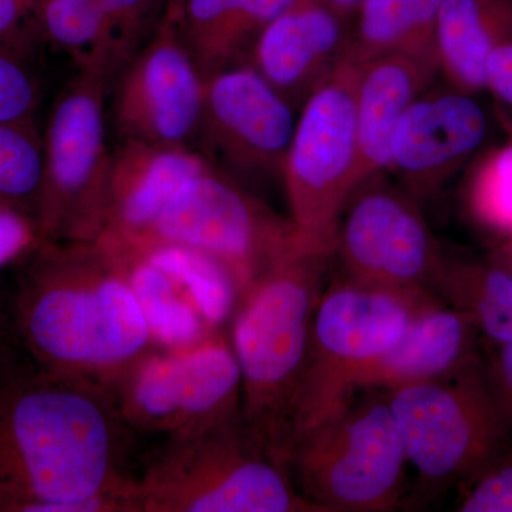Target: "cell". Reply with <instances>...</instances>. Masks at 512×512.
I'll list each match as a JSON object with an SVG mask.
<instances>
[{
  "label": "cell",
  "mask_w": 512,
  "mask_h": 512,
  "mask_svg": "<svg viewBox=\"0 0 512 512\" xmlns=\"http://www.w3.org/2000/svg\"><path fill=\"white\" fill-rule=\"evenodd\" d=\"M507 43H512V0H443L436 53L448 84L484 92L488 59Z\"/></svg>",
  "instance_id": "20"
},
{
  "label": "cell",
  "mask_w": 512,
  "mask_h": 512,
  "mask_svg": "<svg viewBox=\"0 0 512 512\" xmlns=\"http://www.w3.org/2000/svg\"><path fill=\"white\" fill-rule=\"evenodd\" d=\"M120 70L156 32L167 0H99Z\"/></svg>",
  "instance_id": "28"
},
{
  "label": "cell",
  "mask_w": 512,
  "mask_h": 512,
  "mask_svg": "<svg viewBox=\"0 0 512 512\" xmlns=\"http://www.w3.org/2000/svg\"><path fill=\"white\" fill-rule=\"evenodd\" d=\"M406 448L386 393L359 390L292 441L289 470L315 512H390L406 497Z\"/></svg>",
  "instance_id": "6"
},
{
  "label": "cell",
  "mask_w": 512,
  "mask_h": 512,
  "mask_svg": "<svg viewBox=\"0 0 512 512\" xmlns=\"http://www.w3.org/2000/svg\"><path fill=\"white\" fill-rule=\"evenodd\" d=\"M464 201L478 228L504 241L512 237V141L477 156Z\"/></svg>",
  "instance_id": "26"
},
{
  "label": "cell",
  "mask_w": 512,
  "mask_h": 512,
  "mask_svg": "<svg viewBox=\"0 0 512 512\" xmlns=\"http://www.w3.org/2000/svg\"><path fill=\"white\" fill-rule=\"evenodd\" d=\"M352 16L303 0L272 20L252 43L249 64L293 107L348 57Z\"/></svg>",
  "instance_id": "16"
},
{
  "label": "cell",
  "mask_w": 512,
  "mask_h": 512,
  "mask_svg": "<svg viewBox=\"0 0 512 512\" xmlns=\"http://www.w3.org/2000/svg\"><path fill=\"white\" fill-rule=\"evenodd\" d=\"M478 330L466 313L436 296L389 352L360 376L357 390L390 392L453 375L478 355Z\"/></svg>",
  "instance_id": "18"
},
{
  "label": "cell",
  "mask_w": 512,
  "mask_h": 512,
  "mask_svg": "<svg viewBox=\"0 0 512 512\" xmlns=\"http://www.w3.org/2000/svg\"><path fill=\"white\" fill-rule=\"evenodd\" d=\"M488 133L490 119L476 93L430 86L397 126L387 171L414 200H431L476 160Z\"/></svg>",
  "instance_id": "15"
},
{
  "label": "cell",
  "mask_w": 512,
  "mask_h": 512,
  "mask_svg": "<svg viewBox=\"0 0 512 512\" xmlns=\"http://www.w3.org/2000/svg\"><path fill=\"white\" fill-rule=\"evenodd\" d=\"M360 63L346 57L302 104L282 180L302 237L335 254L340 215L359 187L356 87Z\"/></svg>",
  "instance_id": "9"
},
{
  "label": "cell",
  "mask_w": 512,
  "mask_h": 512,
  "mask_svg": "<svg viewBox=\"0 0 512 512\" xmlns=\"http://www.w3.org/2000/svg\"><path fill=\"white\" fill-rule=\"evenodd\" d=\"M43 171L45 150L33 121H0V202L36 215Z\"/></svg>",
  "instance_id": "27"
},
{
  "label": "cell",
  "mask_w": 512,
  "mask_h": 512,
  "mask_svg": "<svg viewBox=\"0 0 512 512\" xmlns=\"http://www.w3.org/2000/svg\"><path fill=\"white\" fill-rule=\"evenodd\" d=\"M42 242L35 214L0 202V269L18 265Z\"/></svg>",
  "instance_id": "31"
},
{
  "label": "cell",
  "mask_w": 512,
  "mask_h": 512,
  "mask_svg": "<svg viewBox=\"0 0 512 512\" xmlns=\"http://www.w3.org/2000/svg\"><path fill=\"white\" fill-rule=\"evenodd\" d=\"M305 239L291 218L279 217L211 165L175 194L151 231L136 242H173L202 249L231 266L245 289Z\"/></svg>",
  "instance_id": "11"
},
{
  "label": "cell",
  "mask_w": 512,
  "mask_h": 512,
  "mask_svg": "<svg viewBox=\"0 0 512 512\" xmlns=\"http://www.w3.org/2000/svg\"><path fill=\"white\" fill-rule=\"evenodd\" d=\"M485 90L512 114V43L498 47L488 59Z\"/></svg>",
  "instance_id": "33"
},
{
  "label": "cell",
  "mask_w": 512,
  "mask_h": 512,
  "mask_svg": "<svg viewBox=\"0 0 512 512\" xmlns=\"http://www.w3.org/2000/svg\"><path fill=\"white\" fill-rule=\"evenodd\" d=\"M8 289L10 323L30 355L60 375L113 390L160 349L110 242L43 241Z\"/></svg>",
  "instance_id": "2"
},
{
  "label": "cell",
  "mask_w": 512,
  "mask_h": 512,
  "mask_svg": "<svg viewBox=\"0 0 512 512\" xmlns=\"http://www.w3.org/2000/svg\"><path fill=\"white\" fill-rule=\"evenodd\" d=\"M431 292L466 313L495 345H512V275L504 269L444 255Z\"/></svg>",
  "instance_id": "24"
},
{
  "label": "cell",
  "mask_w": 512,
  "mask_h": 512,
  "mask_svg": "<svg viewBox=\"0 0 512 512\" xmlns=\"http://www.w3.org/2000/svg\"><path fill=\"white\" fill-rule=\"evenodd\" d=\"M205 76L185 42L181 20H163L119 72L113 120L123 140L187 146L200 133Z\"/></svg>",
  "instance_id": "13"
},
{
  "label": "cell",
  "mask_w": 512,
  "mask_h": 512,
  "mask_svg": "<svg viewBox=\"0 0 512 512\" xmlns=\"http://www.w3.org/2000/svg\"><path fill=\"white\" fill-rule=\"evenodd\" d=\"M322 2L328 3L332 8L338 9L346 15L353 16L356 9L362 5L363 0H322Z\"/></svg>",
  "instance_id": "36"
},
{
  "label": "cell",
  "mask_w": 512,
  "mask_h": 512,
  "mask_svg": "<svg viewBox=\"0 0 512 512\" xmlns=\"http://www.w3.org/2000/svg\"><path fill=\"white\" fill-rule=\"evenodd\" d=\"M136 494L138 512H315L242 413L146 448Z\"/></svg>",
  "instance_id": "4"
},
{
  "label": "cell",
  "mask_w": 512,
  "mask_h": 512,
  "mask_svg": "<svg viewBox=\"0 0 512 512\" xmlns=\"http://www.w3.org/2000/svg\"><path fill=\"white\" fill-rule=\"evenodd\" d=\"M100 237L110 242L126 261L131 288L158 348H192L217 332L170 276L148 264L133 249L103 235Z\"/></svg>",
  "instance_id": "25"
},
{
  "label": "cell",
  "mask_w": 512,
  "mask_h": 512,
  "mask_svg": "<svg viewBox=\"0 0 512 512\" xmlns=\"http://www.w3.org/2000/svg\"><path fill=\"white\" fill-rule=\"evenodd\" d=\"M39 86L23 53L0 45V121H33Z\"/></svg>",
  "instance_id": "29"
},
{
  "label": "cell",
  "mask_w": 512,
  "mask_h": 512,
  "mask_svg": "<svg viewBox=\"0 0 512 512\" xmlns=\"http://www.w3.org/2000/svg\"><path fill=\"white\" fill-rule=\"evenodd\" d=\"M210 167V161L191 147L123 140L111 151L107 220L100 235L140 241L175 194Z\"/></svg>",
  "instance_id": "17"
},
{
  "label": "cell",
  "mask_w": 512,
  "mask_h": 512,
  "mask_svg": "<svg viewBox=\"0 0 512 512\" xmlns=\"http://www.w3.org/2000/svg\"><path fill=\"white\" fill-rule=\"evenodd\" d=\"M487 261L512 275V237L498 242Z\"/></svg>",
  "instance_id": "35"
},
{
  "label": "cell",
  "mask_w": 512,
  "mask_h": 512,
  "mask_svg": "<svg viewBox=\"0 0 512 512\" xmlns=\"http://www.w3.org/2000/svg\"><path fill=\"white\" fill-rule=\"evenodd\" d=\"M6 306H8V291H0V316L5 313Z\"/></svg>",
  "instance_id": "39"
},
{
  "label": "cell",
  "mask_w": 512,
  "mask_h": 512,
  "mask_svg": "<svg viewBox=\"0 0 512 512\" xmlns=\"http://www.w3.org/2000/svg\"><path fill=\"white\" fill-rule=\"evenodd\" d=\"M386 393L419 487H466L512 447V419L481 357Z\"/></svg>",
  "instance_id": "5"
},
{
  "label": "cell",
  "mask_w": 512,
  "mask_h": 512,
  "mask_svg": "<svg viewBox=\"0 0 512 512\" xmlns=\"http://www.w3.org/2000/svg\"><path fill=\"white\" fill-rule=\"evenodd\" d=\"M295 110L251 64H231L205 76L198 136L234 173L282 177Z\"/></svg>",
  "instance_id": "14"
},
{
  "label": "cell",
  "mask_w": 512,
  "mask_h": 512,
  "mask_svg": "<svg viewBox=\"0 0 512 512\" xmlns=\"http://www.w3.org/2000/svg\"><path fill=\"white\" fill-rule=\"evenodd\" d=\"M457 511L512 512V447L461 488Z\"/></svg>",
  "instance_id": "30"
},
{
  "label": "cell",
  "mask_w": 512,
  "mask_h": 512,
  "mask_svg": "<svg viewBox=\"0 0 512 512\" xmlns=\"http://www.w3.org/2000/svg\"><path fill=\"white\" fill-rule=\"evenodd\" d=\"M333 258L332 251L305 239L245 286L229 322L241 370L242 417L288 468L313 316Z\"/></svg>",
  "instance_id": "3"
},
{
  "label": "cell",
  "mask_w": 512,
  "mask_h": 512,
  "mask_svg": "<svg viewBox=\"0 0 512 512\" xmlns=\"http://www.w3.org/2000/svg\"><path fill=\"white\" fill-rule=\"evenodd\" d=\"M436 296L429 289L383 288L342 274L325 285L313 316L292 441L348 404L359 392L360 376L402 339Z\"/></svg>",
  "instance_id": "7"
},
{
  "label": "cell",
  "mask_w": 512,
  "mask_h": 512,
  "mask_svg": "<svg viewBox=\"0 0 512 512\" xmlns=\"http://www.w3.org/2000/svg\"><path fill=\"white\" fill-rule=\"evenodd\" d=\"M22 3L23 8L26 9V12L32 16L33 19L36 20L39 18L40 10H42L43 5H45L46 0H19Z\"/></svg>",
  "instance_id": "37"
},
{
  "label": "cell",
  "mask_w": 512,
  "mask_h": 512,
  "mask_svg": "<svg viewBox=\"0 0 512 512\" xmlns=\"http://www.w3.org/2000/svg\"><path fill=\"white\" fill-rule=\"evenodd\" d=\"M30 26H35L39 32L36 20L19 0H0V45L28 56L33 37Z\"/></svg>",
  "instance_id": "32"
},
{
  "label": "cell",
  "mask_w": 512,
  "mask_h": 512,
  "mask_svg": "<svg viewBox=\"0 0 512 512\" xmlns=\"http://www.w3.org/2000/svg\"><path fill=\"white\" fill-rule=\"evenodd\" d=\"M137 441L113 392L40 365L0 318V512H138Z\"/></svg>",
  "instance_id": "1"
},
{
  "label": "cell",
  "mask_w": 512,
  "mask_h": 512,
  "mask_svg": "<svg viewBox=\"0 0 512 512\" xmlns=\"http://www.w3.org/2000/svg\"><path fill=\"white\" fill-rule=\"evenodd\" d=\"M116 242L133 249L148 264L170 276L212 329L222 330L229 325L244 291L241 279L231 266L217 256L188 245L161 241Z\"/></svg>",
  "instance_id": "23"
},
{
  "label": "cell",
  "mask_w": 512,
  "mask_h": 512,
  "mask_svg": "<svg viewBox=\"0 0 512 512\" xmlns=\"http://www.w3.org/2000/svg\"><path fill=\"white\" fill-rule=\"evenodd\" d=\"M441 5L443 0H363L352 16L349 59L363 63L397 53L439 67L436 32Z\"/></svg>",
  "instance_id": "22"
},
{
  "label": "cell",
  "mask_w": 512,
  "mask_h": 512,
  "mask_svg": "<svg viewBox=\"0 0 512 512\" xmlns=\"http://www.w3.org/2000/svg\"><path fill=\"white\" fill-rule=\"evenodd\" d=\"M111 79L107 67H79L50 113L36 210L43 241H93L106 227L111 153L104 99Z\"/></svg>",
  "instance_id": "8"
},
{
  "label": "cell",
  "mask_w": 512,
  "mask_h": 512,
  "mask_svg": "<svg viewBox=\"0 0 512 512\" xmlns=\"http://www.w3.org/2000/svg\"><path fill=\"white\" fill-rule=\"evenodd\" d=\"M436 64L407 55H382L360 63L356 87L359 185L389 168L397 126L413 101L433 86Z\"/></svg>",
  "instance_id": "19"
},
{
  "label": "cell",
  "mask_w": 512,
  "mask_h": 512,
  "mask_svg": "<svg viewBox=\"0 0 512 512\" xmlns=\"http://www.w3.org/2000/svg\"><path fill=\"white\" fill-rule=\"evenodd\" d=\"M443 256L420 202L383 174L350 195L336 231L342 275L383 288L431 291Z\"/></svg>",
  "instance_id": "12"
},
{
  "label": "cell",
  "mask_w": 512,
  "mask_h": 512,
  "mask_svg": "<svg viewBox=\"0 0 512 512\" xmlns=\"http://www.w3.org/2000/svg\"><path fill=\"white\" fill-rule=\"evenodd\" d=\"M185 0H167V10L165 13L183 20Z\"/></svg>",
  "instance_id": "38"
},
{
  "label": "cell",
  "mask_w": 512,
  "mask_h": 512,
  "mask_svg": "<svg viewBox=\"0 0 512 512\" xmlns=\"http://www.w3.org/2000/svg\"><path fill=\"white\" fill-rule=\"evenodd\" d=\"M303 0H185L181 30L207 74L235 64L276 18Z\"/></svg>",
  "instance_id": "21"
},
{
  "label": "cell",
  "mask_w": 512,
  "mask_h": 512,
  "mask_svg": "<svg viewBox=\"0 0 512 512\" xmlns=\"http://www.w3.org/2000/svg\"><path fill=\"white\" fill-rule=\"evenodd\" d=\"M111 392L137 444L154 446L242 413L241 370L222 330L192 348L154 350Z\"/></svg>",
  "instance_id": "10"
},
{
  "label": "cell",
  "mask_w": 512,
  "mask_h": 512,
  "mask_svg": "<svg viewBox=\"0 0 512 512\" xmlns=\"http://www.w3.org/2000/svg\"><path fill=\"white\" fill-rule=\"evenodd\" d=\"M485 363L495 389L512 419V345H495L493 353Z\"/></svg>",
  "instance_id": "34"
}]
</instances>
